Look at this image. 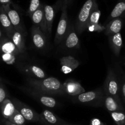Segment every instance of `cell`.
Here are the masks:
<instances>
[{"label":"cell","instance_id":"8","mask_svg":"<svg viewBox=\"0 0 125 125\" xmlns=\"http://www.w3.org/2000/svg\"><path fill=\"white\" fill-rule=\"evenodd\" d=\"M22 90L24 92L28 94V95L34 98L38 102H39L46 107H50V108H54V107H56V104H57L56 100L51 96L42 94V93L39 92L35 90H33L31 89H26V88H23Z\"/></svg>","mask_w":125,"mask_h":125},{"label":"cell","instance_id":"1","mask_svg":"<svg viewBox=\"0 0 125 125\" xmlns=\"http://www.w3.org/2000/svg\"><path fill=\"white\" fill-rule=\"evenodd\" d=\"M27 81L34 90L45 95H62L65 94L63 84L56 78L50 77L43 79L29 78Z\"/></svg>","mask_w":125,"mask_h":125},{"label":"cell","instance_id":"4","mask_svg":"<svg viewBox=\"0 0 125 125\" xmlns=\"http://www.w3.org/2000/svg\"><path fill=\"white\" fill-rule=\"evenodd\" d=\"M68 4L67 1H62V12L54 38V43L56 45L59 44L62 40H64L68 34Z\"/></svg>","mask_w":125,"mask_h":125},{"label":"cell","instance_id":"38","mask_svg":"<svg viewBox=\"0 0 125 125\" xmlns=\"http://www.w3.org/2000/svg\"><path fill=\"white\" fill-rule=\"evenodd\" d=\"M0 84H1V79H0Z\"/></svg>","mask_w":125,"mask_h":125},{"label":"cell","instance_id":"25","mask_svg":"<svg viewBox=\"0 0 125 125\" xmlns=\"http://www.w3.org/2000/svg\"><path fill=\"white\" fill-rule=\"evenodd\" d=\"M8 121L17 125H24L26 123L25 118L17 109H16L15 112L12 115V117H10Z\"/></svg>","mask_w":125,"mask_h":125},{"label":"cell","instance_id":"7","mask_svg":"<svg viewBox=\"0 0 125 125\" xmlns=\"http://www.w3.org/2000/svg\"><path fill=\"white\" fill-rule=\"evenodd\" d=\"M101 15V12L98 8L97 2H95L93 7L92 12L89 16L87 25V29L90 32H100L105 30V27L99 23V19Z\"/></svg>","mask_w":125,"mask_h":125},{"label":"cell","instance_id":"30","mask_svg":"<svg viewBox=\"0 0 125 125\" xmlns=\"http://www.w3.org/2000/svg\"><path fill=\"white\" fill-rule=\"evenodd\" d=\"M7 98V93L4 87L0 84V105Z\"/></svg>","mask_w":125,"mask_h":125},{"label":"cell","instance_id":"28","mask_svg":"<svg viewBox=\"0 0 125 125\" xmlns=\"http://www.w3.org/2000/svg\"><path fill=\"white\" fill-rule=\"evenodd\" d=\"M40 4H41L40 2V0H31L30 4L26 12L27 15L29 17H31L32 13L39 8Z\"/></svg>","mask_w":125,"mask_h":125},{"label":"cell","instance_id":"16","mask_svg":"<svg viewBox=\"0 0 125 125\" xmlns=\"http://www.w3.org/2000/svg\"><path fill=\"white\" fill-rule=\"evenodd\" d=\"M10 40L20 53H23L25 51V34L24 33V30H15Z\"/></svg>","mask_w":125,"mask_h":125},{"label":"cell","instance_id":"36","mask_svg":"<svg viewBox=\"0 0 125 125\" xmlns=\"http://www.w3.org/2000/svg\"><path fill=\"white\" fill-rule=\"evenodd\" d=\"M62 1H67V2H68V4H69V3L71 2V1H72V0H62Z\"/></svg>","mask_w":125,"mask_h":125},{"label":"cell","instance_id":"21","mask_svg":"<svg viewBox=\"0 0 125 125\" xmlns=\"http://www.w3.org/2000/svg\"><path fill=\"white\" fill-rule=\"evenodd\" d=\"M65 46L66 47L70 49L78 48L79 46V40L74 27L72 26L69 29L65 37Z\"/></svg>","mask_w":125,"mask_h":125},{"label":"cell","instance_id":"35","mask_svg":"<svg viewBox=\"0 0 125 125\" xmlns=\"http://www.w3.org/2000/svg\"><path fill=\"white\" fill-rule=\"evenodd\" d=\"M6 125H17L14 124V123H12V122H9V121H7V122H6Z\"/></svg>","mask_w":125,"mask_h":125},{"label":"cell","instance_id":"15","mask_svg":"<svg viewBox=\"0 0 125 125\" xmlns=\"http://www.w3.org/2000/svg\"><path fill=\"white\" fill-rule=\"evenodd\" d=\"M40 122L46 125H63V121L49 110H44L40 114Z\"/></svg>","mask_w":125,"mask_h":125},{"label":"cell","instance_id":"9","mask_svg":"<svg viewBox=\"0 0 125 125\" xmlns=\"http://www.w3.org/2000/svg\"><path fill=\"white\" fill-rule=\"evenodd\" d=\"M34 25L39 27L45 34H48L47 25L45 19L44 5L41 4L39 8L32 13L31 17Z\"/></svg>","mask_w":125,"mask_h":125},{"label":"cell","instance_id":"14","mask_svg":"<svg viewBox=\"0 0 125 125\" xmlns=\"http://www.w3.org/2000/svg\"><path fill=\"white\" fill-rule=\"evenodd\" d=\"M2 6L6 10L15 30H24L23 29L20 16L17 10L11 8L10 4L2 5Z\"/></svg>","mask_w":125,"mask_h":125},{"label":"cell","instance_id":"29","mask_svg":"<svg viewBox=\"0 0 125 125\" xmlns=\"http://www.w3.org/2000/svg\"><path fill=\"white\" fill-rule=\"evenodd\" d=\"M16 56H17L11 54L2 53L1 54V59L4 63L9 65H12L15 63Z\"/></svg>","mask_w":125,"mask_h":125},{"label":"cell","instance_id":"3","mask_svg":"<svg viewBox=\"0 0 125 125\" xmlns=\"http://www.w3.org/2000/svg\"><path fill=\"white\" fill-rule=\"evenodd\" d=\"M96 0H87L82 7L76 23V30L79 34H81L85 29H87V25L89 20V16L92 12L93 7Z\"/></svg>","mask_w":125,"mask_h":125},{"label":"cell","instance_id":"18","mask_svg":"<svg viewBox=\"0 0 125 125\" xmlns=\"http://www.w3.org/2000/svg\"><path fill=\"white\" fill-rule=\"evenodd\" d=\"M104 105L109 112H120L123 111L122 103L118 102L112 96L104 94Z\"/></svg>","mask_w":125,"mask_h":125},{"label":"cell","instance_id":"26","mask_svg":"<svg viewBox=\"0 0 125 125\" xmlns=\"http://www.w3.org/2000/svg\"><path fill=\"white\" fill-rule=\"evenodd\" d=\"M111 115L117 125H125V113L124 111L111 112Z\"/></svg>","mask_w":125,"mask_h":125},{"label":"cell","instance_id":"27","mask_svg":"<svg viewBox=\"0 0 125 125\" xmlns=\"http://www.w3.org/2000/svg\"><path fill=\"white\" fill-rule=\"evenodd\" d=\"M29 70L35 78L39 79H45V76H46L45 72L41 68L37 67V66H31L29 67Z\"/></svg>","mask_w":125,"mask_h":125},{"label":"cell","instance_id":"5","mask_svg":"<svg viewBox=\"0 0 125 125\" xmlns=\"http://www.w3.org/2000/svg\"><path fill=\"white\" fill-rule=\"evenodd\" d=\"M103 90L105 94L114 98L119 103H122L119 96V86L116 74L113 70L108 68L107 76L104 81Z\"/></svg>","mask_w":125,"mask_h":125},{"label":"cell","instance_id":"6","mask_svg":"<svg viewBox=\"0 0 125 125\" xmlns=\"http://www.w3.org/2000/svg\"><path fill=\"white\" fill-rule=\"evenodd\" d=\"M16 109L18 110L26 120L31 122H40V114L37 113L34 109L17 99L12 100Z\"/></svg>","mask_w":125,"mask_h":125},{"label":"cell","instance_id":"19","mask_svg":"<svg viewBox=\"0 0 125 125\" xmlns=\"http://www.w3.org/2000/svg\"><path fill=\"white\" fill-rule=\"evenodd\" d=\"M123 22L121 18H117L110 21L105 27V34L109 36L120 32Z\"/></svg>","mask_w":125,"mask_h":125},{"label":"cell","instance_id":"11","mask_svg":"<svg viewBox=\"0 0 125 125\" xmlns=\"http://www.w3.org/2000/svg\"><path fill=\"white\" fill-rule=\"evenodd\" d=\"M60 62L61 65V72L64 74L72 73L80 65L79 61L71 56L61 57L60 59Z\"/></svg>","mask_w":125,"mask_h":125},{"label":"cell","instance_id":"22","mask_svg":"<svg viewBox=\"0 0 125 125\" xmlns=\"http://www.w3.org/2000/svg\"><path fill=\"white\" fill-rule=\"evenodd\" d=\"M109 43L114 53L117 56H119L121 49L123 46V40L120 32L109 36Z\"/></svg>","mask_w":125,"mask_h":125},{"label":"cell","instance_id":"24","mask_svg":"<svg viewBox=\"0 0 125 125\" xmlns=\"http://www.w3.org/2000/svg\"><path fill=\"white\" fill-rule=\"evenodd\" d=\"M125 11V1H121L117 4L111 13L110 18L112 20L117 18Z\"/></svg>","mask_w":125,"mask_h":125},{"label":"cell","instance_id":"12","mask_svg":"<svg viewBox=\"0 0 125 125\" xmlns=\"http://www.w3.org/2000/svg\"><path fill=\"white\" fill-rule=\"evenodd\" d=\"M31 35L33 43L38 49H43L46 46L45 34L39 27L34 25L31 28Z\"/></svg>","mask_w":125,"mask_h":125},{"label":"cell","instance_id":"23","mask_svg":"<svg viewBox=\"0 0 125 125\" xmlns=\"http://www.w3.org/2000/svg\"><path fill=\"white\" fill-rule=\"evenodd\" d=\"M44 10H45V19L47 25L48 34L49 35L51 34L52 31V23L55 15V6L50 5H44Z\"/></svg>","mask_w":125,"mask_h":125},{"label":"cell","instance_id":"17","mask_svg":"<svg viewBox=\"0 0 125 125\" xmlns=\"http://www.w3.org/2000/svg\"><path fill=\"white\" fill-rule=\"evenodd\" d=\"M0 52L1 53L11 54L15 56L20 53L14 43L8 37L3 38L0 42Z\"/></svg>","mask_w":125,"mask_h":125},{"label":"cell","instance_id":"32","mask_svg":"<svg viewBox=\"0 0 125 125\" xmlns=\"http://www.w3.org/2000/svg\"><path fill=\"white\" fill-rule=\"evenodd\" d=\"M0 4L2 5L11 4L12 2H11V0H0Z\"/></svg>","mask_w":125,"mask_h":125},{"label":"cell","instance_id":"10","mask_svg":"<svg viewBox=\"0 0 125 125\" xmlns=\"http://www.w3.org/2000/svg\"><path fill=\"white\" fill-rule=\"evenodd\" d=\"M65 93L73 96H76L85 92V89L78 81L68 79L63 83Z\"/></svg>","mask_w":125,"mask_h":125},{"label":"cell","instance_id":"37","mask_svg":"<svg viewBox=\"0 0 125 125\" xmlns=\"http://www.w3.org/2000/svg\"></svg>","mask_w":125,"mask_h":125},{"label":"cell","instance_id":"20","mask_svg":"<svg viewBox=\"0 0 125 125\" xmlns=\"http://www.w3.org/2000/svg\"><path fill=\"white\" fill-rule=\"evenodd\" d=\"M1 112L3 117L8 120L10 117L15 112L16 108L13 101L10 99L6 98L0 105Z\"/></svg>","mask_w":125,"mask_h":125},{"label":"cell","instance_id":"33","mask_svg":"<svg viewBox=\"0 0 125 125\" xmlns=\"http://www.w3.org/2000/svg\"><path fill=\"white\" fill-rule=\"evenodd\" d=\"M122 95H123V98H124V100L125 101V82H124V83L122 84Z\"/></svg>","mask_w":125,"mask_h":125},{"label":"cell","instance_id":"34","mask_svg":"<svg viewBox=\"0 0 125 125\" xmlns=\"http://www.w3.org/2000/svg\"><path fill=\"white\" fill-rule=\"evenodd\" d=\"M3 39V37H2V31L1 29L0 28V42Z\"/></svg>","mask_w":125,"mask_h":125},{"label":"cell","instance_id":"31","mask_svg":"<svg viewBox=\"0 0 125 125\" xmlns=\"http://www.w3.org/2000/svg\"><path fill=\"white\" fill-rule=\"evenodd\" d=\"M89 125H106L101 120H100V119L96 118H92V119L90 120V124Z\"/></svg>","mask_w":125,"mask_h":125},{"label":"cell","instance_id":"2","mask_svg":"<svg viewBox=\"0 0 125 125\" xmlns=\"http://www.w3.org/2000/svg\"><path fill=\"white\" fill-rule=\"evenodd\" d=\"M74 101L84 104L101 106L104 104V92L103 89L99 88L96 90L84 92L74 96Z\"/></svg>","mask_w":125,"mask_h":125},{"label":"cell","instance_id":"13","mask_svg":"<svg viewBox=\"0 0 125 125\" xmlns=\"http://www.w3.org/2000/svg\"><path fill=\"white\" fill-rule=\"evenodd\" d=\"M0 25L4 31L7 37L10 39L15 29L6 10L1 4H0Z\"/></svg>","mask_w":125,"mask_h":125}]
</instances>
